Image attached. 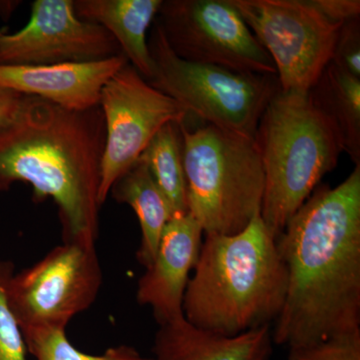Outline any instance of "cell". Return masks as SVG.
<instances>
[{"label":"cell","instance_id":"cell-1","mask_svg":"<svg viewBox=\"0 0 360 360\" xmlns=\"http://www.w3.org/2000/svg\"><path fill=\"white\" fill-rule=\"evenodd\" d=\"M288 269L272 340L290 349L360 329V165L319 186L276 238Z\"/></svg>","mask_w":360,"mask_h":360},{"label":"cell","instance_id":"cell-2","mask_svg":"<svg viewBox=\"0 0 360 360\" xmlns=\"http://www.w3.org/2000/svg\"><path fill=\"white\" fill-rule=\"evenodd\" d=\"M104 144L99 106L70 111L25 96L18 117L0 129V191L30 184L37 200L58 206L63 243L96 245Z\"/></svg>","mask_w":360,"mask_h":360},{"label":"cell","instance_id":"cell-3","mask_svg":"<svg viewBox=\"0 0 360 360\" xmlns=\"http://www.w3.org/2000/svg\"><path fill=\"white\" fill-rule=\"evenodd\" d=\"M184 298V315L196 328L233 336L276 321L288 274L276 236L260 215L231 236L205 234Z\"/></svg>","mask_w":360,"mask_h":360},{"label":"cell","instance_id":"cell-4","mask_svg":"<svg viewBox=\"0 0 360 360\" xmlns=\"http://www.w3.org/2000/svg\"><path fill=\"white\" fill-rule=\"evenodd\" d=\"M255 142L265 180L260 217L277 238L321 179L335 169L343 149L309 92L281 89L260 118Z\"/></svg>","mask_w":360,"mask_h":360},{"label":"cell","instance_id":"cell-5","mask_svg":"<svg viewBox=\"0 0 360 360\" xmlns=\"http://www.w3.org/2000/svg\"><path fill=\"white\" fill-rule=\"evenodd\" d=\"M187 207L205 234L231 236L262 212L264 172L255 139L179 123Z\"/></svg>","mask_w":360,"mask_h":360},{"label":"cell","instance_id":"cell-6","mask_svg":"<svg viewBox=\"0 0 360 360\" xmlns=\"http://www.w3.org/2000/svg\"><path fill=\"white\" fill-rule=\"evenodd\" d=\"M153 77L148 84L205 124L255 139L260 118L281 89L276 75H250L191 63L170 49L158 23L148 39Z\"/></svg>","mask_w":360,"mask_h":360},{"label":"cell","instance_id":"cell-7","mask_svg":"<svg viewBox=\"0 0 360 360\" xmlns=\"http://www.w3.org/2000/svg\"><path fill=\"white\" fill-rule=\"evenodd\" d=\"M276 68L281 90L309 94L333 59L341 26L311 0H231Z\"/></svg>","mask_w":360,"mask_h":360},{"label":"cell","instance_id":"cell-8","mask_svg":"<svg viewBox=\"0 0 360 360\" xmlns=\"http://www.w3.org/2000/svg\"><path fill=\"white\" fill-rule=\"evenodd\" d=\"M103 270L96 245L63 243L37 264L11 276L7 300L23 335L65 330L96 302Z\"/></svg>","mask_w":360,"mask_h":360},{"label":"cell","instance_id":"cell-9","mask_svg":"<svg viewBox=\"0 0 360 360\" xmlns=\"http://www.w3.org/2000/svg\"><path fill=\"white\" fill-rule=\"evenodd\" d=\"M155 22L170 49L184 60L276 75L269 54L231 0H162Z\"/></svg>","mask_w":360,"mask_h":360},{"label":"cell","instance_id":"cell-10","mask_svg":"<svg viewBox=\"0 0 360 360\" xmlns=\"http://www.w3.org/2000/svg\"><path fill=\"white\" fill-rule=\"evenodd\" d=\"M99 108L105 123L99 201L110 196L116 180L137 160L165 125L186 120V110L149 84L129 63L110 78Z\"/></svg>","mask_w":360,"mask_h":360},{"label":"cell","instance_id":"cell-11","mask_svg":"<svg viewBox=\"0 0 360 360\" xmlns=\"http://www.w3.org/2000/svg\"><path fill=\"white\" fill-rule=\"evenodd\" d=\"M122 54L103 26L77 18L73 0H37L27 25L0 32V65H45L101 60Z\"/></svg>","mask_w":360,"mask_h":360},{"label":"cell","instance_id":"cell-12","mask_svg":"<svg viewBox=\"0 0 360 360\" xmlns=\"http://www.w3.org/2000/svg\"><path fill=\"white\" fill-rule=\"evenodd\" d=\"M205 236L191 213L170 219L155 257L137 283L136 300L153 310L160 326L184 316V298Z\"/></svg>","mask_w":360,"mask_h":360},{"label":"cell","instance_id":"cell-13","mask_svg":"<svg viewBox=\"0 0 360 360\" xmlns=\"http://www.w3.org/2000/svg\"><path fill=\"white\" fill-rule=\"evenodd\" d=\"M127 63L122 53L84 63L0 65V87L39 97L63 110L86 111L98 108L103 87Z\"/></svg>","mask_w":360,"mask_h":360},{"label":"cell","instance_id":"cell-14","mask_svg":"<svg viewBox=\"0 0 360 360\" xmlns=\"http://www.w3.org/2000/svg\"><path fill=\"white\" fill-rule=\"evenodd\" d=\"M270 326L226 336L196 328L186 317L160 326L153 342L155 360H269Z\"/></svg>","mask_w":360,"mask_h":360},{"label":"cell","instance_id":"cell-15","mask_svg":"<svg viewBox=\"0 0 360 360\" xmlns=\"http://www.w3.org/2000/svg\"><path fill=\"white\" fill-rule=\"evenodd\" d=\"M161 4L162 0H73L77 18L105 28L129 65L148 82L155 70L148 32Z\"/></svg>","mask_w":360,"mask_h":360},{"label":"cell","instance_id":"cell-16","mask_svg":"<svg viewBox=\"0 0 360 360\" xmlns=\"http://www.w3.org/2000/svg\"><path fill=\"white\" fill-rule=\"evenodd\" d=\"M110 195L130 206L136 215L141 229L137 260L146 269L153 262L163 231L172 217L167 198L141 160L116 180Z\"/></svg>","mask_w":360,"mask_h":360},{"label":"cell","instance_id":"cell-17","mask_svg":"<svg viewBox=\"0 0 360 360\" xmlns=\"http://www.w3.org/2000/svg\"><path fill=\"white\" fill-rule=\"evenodd\" d=\"M309 94L340 137L343 153L360 165V78L330 63Z\"/></svg>","mask_w":360,"mask_h":360},{"label":"cell","instance_id":"cell-18","mask_svg":"<svg viewBox=\"0 0 360 360\" xmlns=\"http://www.w3.org/2000/svg\"><path fill=\"white\" fill-rule=\"evenodd\" d=\"M179 123L165 125L139 158L167 198L172 217L188 212Z\"/></svg>","mask_w":360,"mask_h":360},{"label":"cell","instance_id":"cell-19","mask_svg":"<svg viewBox=\"0 0 360 360\" xmlns=\"http://www.w3.org/2000/svg\"><path fill=\"white\" fill-rule=\"evenodd\" d=\"M23 336L27 352L37 360H155L129 345L108 348L101 355L84 354L71 345L65 330L33 331Z\"/></svg>","mask_w":360,"mask_h":360},{"label":"cell","instance_id":"cell-20","mask_svg":"<svg viewBox=\"0 0 360 360\" xmlns=\"http://www.w3.org/2000/svg\"><path fill=\"white\" fill-rule=\"evenodd\" d=\"M14 272L13 262L0 260V360H27L25 336L7 300V285Z\"/></svg>","mask_w":360,"mask_h":360},{"label":"cell","instance_id":"cell-21","mask_svg":"<svg viewBox=\"0 0 360 360\" xmlns=\"http://www.w3.org/2000/svg\"><path fill=\"white\" fill-rule=\"evenodd\" d=\"M288 360H360V329L290 349Z\"/></svg>","mask_w":360,"mask_h":360},{"label":"cell","instance_id":"cell-22","mask_svg":"<svg viewBox=\"0 0 360 360\" xmlns=\"http://www.w3.org/2000/svg\"><path fill=\"white\" fill-rule=\"evenodd\" d=\"M330 63L360 78V18L348 20L341 26Z\"/></svg>","mask_w":360,"mask_h":360},{"label":"cell","instance_id":"cell-23","mask_svg":"<svg viewBox=\"0 0 360 360\" xmlns=\"http://www.w3.org/2000/svg\"><path fill=\"white\" fill-rule=\"evenodd\" d=\"M312 4L329 20L338 23L360 18L359 0H311Z\"/></svg>","mask_w":360,"mask_h":360},{"label":"cell","instance_id":"cell-24","mask_svg":"<svg viewBox=\"0 0 360 360\" xmlns=\"http://www.w3.org/2000/svg\"><path fill=\"white\" fill-rule=\"evenodd\" d=\"M25 96L0 87V129H6L18 117Z\"/></svg>","mask_w":360,"mask_h":360}]
</instances>
